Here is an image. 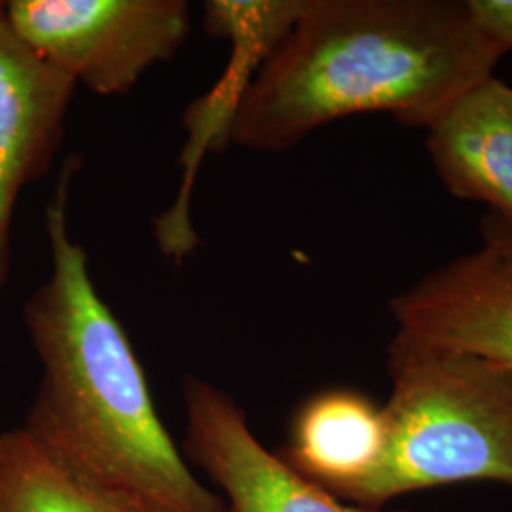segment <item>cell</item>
I'll list each match as a JSON object with an SVG mask.
<instances>
[{"label":"cell","mask_w":512,"mask_h":512,"mask_svg":"<svg viewBox=\"0 0 512 512\" xmlns=\"http://www.w3.org/2000/svg\"><path fill=\"white\" fill-rule=\"evenodd\" d=\"M0 4V298L12 270V224L21 192L42 179L61 147L73 78L31 52Z\"/></svg>","instance_id":"cell-7"},{"label":"cell","mask_w":512,"mask_h":512,"mask_svg":"<svg viewBox=\"0 0 512 512\" xmlns=\"http://www.w3.org/2000/svg\"><path fill=\"white\" fill-rule=\"evenodd\" d=\"M499 59L467 2L304 0L241 95L228 143L285 152L325 124L372 112L427 128Z\"/></svg>","instance_id":"cell-2"},{"label":"cell","mask_w":512,"mask_h":512,"mask_svg":"<svg viewBox=\"0 0 512 512\" xmlns=\"http://www.w3.org/2000/svg\"><path fill=\"white\" fill-rule=\"evenodd\" d=\"M4 12L31 52L99 95L131 92L190 31L184 0H10Z\"/></svg>","instance_id":"cell-4"},{"label":"cell","mask_w":512,"mask_h":512,"mask_svg":"<svg viewBox=\"0 0 512 512\" xmlns=\"http://www.w3.org/2000/svg\"><path fill=\"white\" fill-rule=\"evenodd\" d=\"M0 512H148L73 475L23 429L0 433Z\"/></svg>","instance_id":"cell-10"},{"label":"cell","mask_w":512,"mask_h":512,"mask_svg":"<svg viewBox=\"0 0 512 512\" xmlns=\"http://www.w3.org/2000/svg\"><path fill=\"white\" fill-rule=\"evenodd\" d=\"M76 167V158L63 164L46 205L52 268L23 310L42 378L21 429L73 475L148 512H224L165 429L131 340L74 241Z\"/></svg>","instance_id":"cell-1"},{"label":"cell","mask_w":512,"mask_h":512,"mask_svg":"<svg viewBox=\"0 0 512 512\" xmlns=\"http://www.w3.org/2000/svg\"><path fill=\"white\" fill-rule=\"evenodd\" d=\"M427 148L450 194L486 203L512 224V88L494 74L427 126Z\"/></svg>","instance_id":"cell-8"},{"label":"cell","mask_w":512,"mask_h":512,"mask_svg":"<svg viewBox=\"0 0 512 512\" xmlns=\"http://www.w3.org/2000/svg\"><path fill=\"white\" fill-rule=\"evenodd\" d=\"M467 10L478 33L497 54L512 52V0H467Z\"/></svg>","instance_id":"cell-11"},{"label":"cell","mask_w":512,"mask_h":512,"mask_svg":"<svg viewBox=\"0 0 512 512\" xmlns=\"http://www.w3.org/2000/svg\"><path fill=\"white\" fill-rule=\"evenodd\" d=\"M404 330L446 348L512 366V224L488 215L469 255L391 300Z\"/></svg>","instance_id":"cell-5"},{"label":"cell","mask_w":512,"mask_h":512,"mask_svg":"<svg viewBox=\"0 0 512 512\" xmlns=\"http://www.w3.org/2000/svg\"><path fill=\"white\" fill-rule=\"evenodd\" d=\"M183 397L181 452L219 486L224 512H384L346 503L298 475L260 444L224 389L188 374Z\"/></svg>","instance_id":"cell-6"},{"label":"cell","mask_w":512,"mask_h":512,"mask_svg":"<svg viewBox=\"0 0 512 512\" xmlns=\"http://www.w3.org/2000/svg\"><path fill=\"white\" fill-rule=\"evenodd\" d=\"M387 370L384 456L351 505L382 511L399 495L467 482L512 488V366L397 330Z\"/></svg>","instance_id":"cell-3"},{"label":"cell","mask_w":512,"mask_h":512,"mask_svg":"<svg viewBox=\"0 0 512 512\" xmlns=\"http://www.w3.org/2000/svg\"><path fill=\"white\" fill-rule=\"evenodd\" d=\"M384 406L349 387H332L302 404L289 444L275 454L293 471L349 503L380 465Z\"/></svg>","instance_id":"cell-9"}]
</instances>
